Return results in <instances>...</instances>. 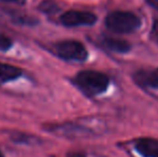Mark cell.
I'll return each mask as SVG.
<instances>
[{"label":"cell","instance_id":"1","mask_svg":"<svg viewBox=\"0 0 158 157\" xmlns=\"http://www.w3.org/2000/svg\"><path fill=\"white\" fill-rule=\"evenodd\" d=\"M74 83L86 95L96 96L104 93L109 87L108 76L95 70H84L75 76Z\"/></svg>","mask_w":158,"mask_h":157},{"label":"cell","instance_id":"2","mask_svg":"<svg viewBox=\"0 0 158 157\" xmlns=\"http://www.w3.org/2000/svg\"><path fill=\"white\" fill-rule=\"evenodd\" d=\"M106 25L116 34H130L139 29L141 19L131 12L115 11L106 16Z\"/></svg>","mask_w":158,"mask_h":157},{"label":"cell","instance_id":"3","mask_svg":"<svg viewBox=\"0 0 158 157\" xmlns=\"http://www.w3.org/2000/svg\"><path fill=\"white\" fill-rule=\"evenodd\" d=\"M54 51L55 54L64 60L84 61L88 57L86 48L77 40H64L57 42L54 46Z\"/></svg>","mask_w":158,"mask_h":157},{"label":"cell","instance_id":"4","mask_svg":"<svg viewBox=\"0 0 158 157\" xmlns=\"http://www.w3.org/2000/svg\"><path fill=\"white\" fill-rule=\"evenodd\" d=\"M97 21V16L92 12L79 10H70L64 12L60 16L61 24L68 27L75 26H90Z\"/></svg>","mask_w":158,"mask_h":157},{"label":"cell","instance_id":"5","mask_svg":"<svg viewBox=\"0 0 158 157\" xmlns=\"http://www.w3.org/2000/svg\"><path fill=\"white\" fill-rule=\"evenodd\" d=\"M135 150L143 157H158V141L151 138H142L135 142Z\"/></svg>","mask_w":158,"mask_h":157},{"label":"cell","instance_id":"6","mask_svg":"<svg viewBox=\"0 0 158 157\" xmlns=\"http://www.w3.org/2000/svg\"><path fill=\"white\" fill-rule=\"evenodd\" d=\"M135 82L142 87L158 88V74L156 71L140 70L133 76Z\"/></svg>","mask_w":158,"mask_h":157},{"label":"cell","instance_id":"7","mask_svg":"<svg viewBox=\"0 0 158 157\" xmlns=\"http://www.w3.org/2000/svg\"><path fill=\"white\" fill-rule=\"evenodd\" d=\"M21 76L22 70L19 68L12 65H8V64L0 63V82L1 83L13 81V80L19 78Z\"/></svg>","mask_w":158,"mask_h":157},{"label":"cell","instance_id":"8","mask_svg":"<svg viewBox=\"0 0 158 157\" xmlns=\"http://www.w3.org/2000/svg\"><path fill=\"white\" fill-rule=\"evenodd\" d=\"M103 44L113 52L117 53H127L130 50V44L125 40L121 39H114V38H106L104 39Z\"/></svg>","mask_w":158,"mask_h":157},{"label":"cell","instance_id":"9","mask_svg":"<svg viewBox=\"0 0 158 157\" xmlns=\"http://www.w3.org/2000/svg\"><path fill=\"white\" fill-rule=\"evenodd\" d=\"M40 9L43 12L53 13L55 11H57V4L54 1H52V0H45V1H43L40 4Z\"/></svg>","mask_w":158,"mask_h":157},{"label":"cell","instance_id":"10","mask_svg":"<svg viewBox=\"0 0 158 157\" xmlns=\"http://www.w3.org/2000/svg\"><path fill=\"white\" fill-rule=\"evenodd\" d=\"M11 46H12V40L6 37V35L0 34V51L6 52V51L10 50Z\"/></svg>","mask_w":158,"mask_h":157},{"label":"cell","instance_id":"11","mask_svg":"<svg viewBox=\"0 0 158 157\" xmlns=\"http://www.w3.org/2000/svg\"><path fill=\"white\" fill-rule=\"evenodd\" d=\"M151 36H152V39L156 43H158V19L154 22V25L152 27V31H151Z\"/></svg>","mask_w":158,"mask_h":157},{"label":"cell","instance_id":"12","mask_svg":"<svg viewBox=\"0 0 158 157\" xmlns=\"http://www.w3.org/2000/svg\"><path fill=\"white\" fill-rule=\"evenodd\" d=\"M4 2H9V3H14V4H19V6H23L25 4L26 0H2Z\"/></svg>","mask_w":158,"mask_h":157},{"label":"cell","instance_id":"13","mask_svg":"<svg viewBox=\"0 0 158 157\" xmlns=\"http://www.w3.org/2000/svg\"><path fill=\"white\" fill-rule=\"evenodd\" d=\"M148 2L153 6V8H155L158 10V0H148Z\"/></svg>","mask_w":158,"mask_h":157},{"label":"cell","instance_id":"14","mask_svg":"<svg viewBox=\"0 0 158 157\" xmlns=\"http://www.w3.org/2000/svg\"><path fill=\"white\" fill-rule=\"evenodd\" d=\"M69 157H85V156L81 153H73V154H70Z\"/></svg>","mask_w":158,"mask_h":157},{"label":"cell","instance_id":"15","mask_svg":"<svg viewBox=\"0 0 158 157\" xmlns=\"http://www.w3.org/2000/svg\"><path fill=\"white\" fill-rule=\"evenodd\" d=\"M0 157H4V156H3V154H2V152H1V151H0Z\"/></svg>","mask_w":158,"mask_h":157},{"label":"cell","instance_id":"16","mask_svg":"<svg viewBox=\"0 0 158 157\" xmlns=\"http://www.w3.org/2000/svg\"><path fill=\"white\" fill-rule=\"evenodd\" d=\"M156 72H157V74H158V70H157V71H156Z\"/></svg>","mask_w":158,"mask_h":157}]
</instances>
